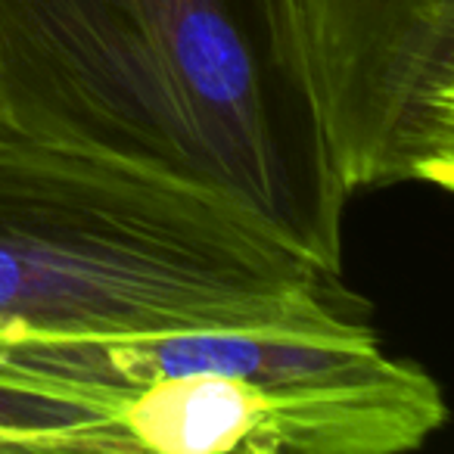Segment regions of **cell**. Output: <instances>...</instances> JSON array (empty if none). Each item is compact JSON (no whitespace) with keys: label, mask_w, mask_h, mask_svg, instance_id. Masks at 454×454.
<instances>
[{"label":"cell","mask_w":454,"mask_h":454,"mask_svg":"<svg viewBox=\"0 0 454 454\" xmlns=\"http://www.w3.org/2000/svg\"><path fill=\"white\" fill-rule=\"evenodd\" d=\"M0 131L224 202L340 280L348 193L259 0H0Z\"/></svg>","instance_id":"cell-1"},{"label":"cell","mask_w":454,"mask_h":454,"mask_svg":"<svg viewBox=\"0 0 454 454\" xmlns=\"http://www.w3.org/2000/svg\"><path fill=\"white\" fill-rule=\"evenodd\" d=\"M336 278L231 206L0 131V333L321 321Z\"/></svg>","instance_id":"cell-2"},{"label":"cell","mask_w":454,"mask_h":454,"mask_svg":"<svg viewBox=\"0 0 454 454\" xmlns=\"http://www.w3.org/2000/svg\"><path fill=\"white\" fill-rule=\"evenodd\" d=\"M346 193L454 184V0H259Z\"/></svg>","instance_id":"cell-3"},{"label":"cell","mask_w":454,"mask_h":454,"mask_svg":"<svg viewBox=\"0 0 454 454\" xmlns=\"http://www.w3.org/2000/svg\"><path fill=\"white\" fill-rule=\"evenodd\" d=\"M113 417L131 454H398L445 423V398L423 367L330 383L193 377L78 395Z\"/></svg>","instance_id":"cell-4"},{"label":"cell","mask_w":454,"mask_h":454,"mask_svg":"<svg viewBox=\"0 0 454 454\" xmlns=\"http://www.w3.org/2000/svg\"><path fill=\"white\" fill-rule=\"evenodd\" d=\"M0 451L131 454L113 417L78 395L0 377Z\"/></svg>","instance_id":"cell-5"}]
</instances>
